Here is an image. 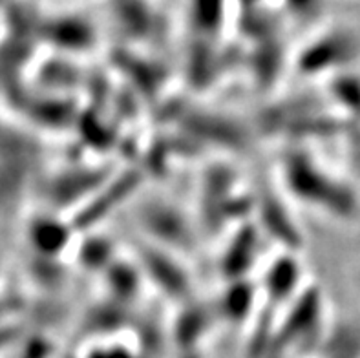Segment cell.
<instances>
[{
    "label": "cell",
    "instance_id": "8",
    "mask_svg": "<svg viewBox=\"0 0 360 358\" xmlns=\"http://www.w3.org/2000/svg\"><path fill=\"white\" fill-rule=\"evenodd\" d=\"M258 290L260 289L251 286L247 278L233 280L229 283V289L224 293L219 311L225 318L233 320L231 324H245V320H249L251 317V311L255 309L256 298L262 296Z\"/></svg>",
    "mask_w": 360,
    "mask_h": 358
},
{
    "label": "cell",
    "instance_id": "6",
    "mask_svg": "<svg viewBox=\"0 0 360 358\" xmlns=\"http://www.w3.org/2000/svg\"><path fill=\"white\" fill-rule=\"evenodd\" d=\"M302 276L304 272L295 254H282L265 269L258 289H260V295L264 293L269 302L288 307L292 300L306 289L307 283H302Z\"/></svg>",
    "mask_w": 360,
    "mask_h": 358
},
{
    "label": "cell",
    "instance_id": "11",
    "mask_svg": "<svg viewBox=\"0 0 360 358\" xmlns=\"http://www.w3.org/2000/svg\"><path fill=\"white\" fill-rule=\"evenodd\" d=\"M88 358H137L134 354H130V351L123 350V347H115V350H110V347H103V350L91 351Z\"/></svg>",
    "mask_w": 360,
    "mask_h": 358
},
{
    "label": "cell",
    "instance_id": "9",
    "mask_svg": "<svg viewBox=\"0 0 360 358\" xmlns=\"http://www.w3.org/2000/svg\"><path fill=\"white\" fill-rule=\"evenodd\" d=\"M256 238L258 232L251 234H236L234 240H231L229 247L224 254V271L229 274V280H242L245 276V271L255 263L256 254Z\"/></svg>",
    "mask_w": 360,
    "mask_h": 358
},
{
    "label": "cell",
    "instance_id": "10",
    "mask_svg": "<svg viewBox=\"0 0 360 358\" xmlns=\"http://www.w3.org/2000/svg\"><path fill=\"white\" fill-rule=\"evenodd\" d=\"M331 97L349 115L360 117V75L353 70L337 73L331 77Z\"/></svg>",
    "mask_w": 360,
    "mask_h": 358
},
{
    "label": "cell",
    "instance_id": "1",
    "mask_svg": "<svg viewBox=\"0 0 360 358\" xmlns=\"http://www.w3.org/2000/svg\"><path fill=\"white\" fill-rule=\"evenodd\" d=\"M282 181L295 200L316 210L352 222L359 214V198L342 177H338L307 152L295 150L282 159Z\"/></svg>",
    "mask_w": 360,
    "mask_h": 358
},
{
    "label": "cell",
    "instance_id": "3",
    "mask_svg": "<svg viewBox=\"0 0 360 358\" xmlns=\"http://www.w3.org/2000/svg\"><path fill=\"white\" fill-rule=\"evenodd\" d=\"M360 57V37L352 27H335L319 35L302 50L298 68L304 75L347 72Z\"/></svg>",
    "mask_w": 360,
    "mask_h": 358
},
{
    "label": "cell",
    "instance_id": "5",
    "mask_svg": "<svg viewBox=\"0 0 360 358\" xmlns=\"http://www.w3.org/2000/svg\"><path fill=\"white\" fill-rule=\"evenodd\" d=\"M139 269L143 276H148L170 298L183 300L191 293V276L183 263L176 262V252L172 250L161 249L158 245L146 247L139 256Z\"/></svg>",
    "mask_w": 360,
    "mask_h": 358
},
{
    "label": "cell",
    "instance_id": "4",
    "mask_svg": "<svg viewBox=\"0 0 360 358\" xmlns=\"http://www.w3.org/2000/svg\"><path fill=\"white\" fill-rule=\"evenodd\" d=\"M139 223L154 238V245L161 249L187 250L194 243V234L188 225L187 214L165 200L146 201L139 209Z\"/></svg>",
    "mask_w": 360,
    "mask_h": 358
},
{
    "label": "cell",
    "instance_id": "2",
    "mask_svg": "<svg viewBox=\"0 0 360 358\" xmlns=\"http://www.w3.org/2000/svg\"><path fill=\"white\" fill-rule=\"evenodd\" d=\"M329 324L322 290L306 286L285 307L282 322H276L273 342L280 344L282 350L306 347L307 353L315 357Z\"/></svg>",
    "mask_w": 360,
    "mask_h": 358
},
{
    "label": "cell",
    "instance_id": "7",
    "mask_svg": "<svg viewBox=\"0 0 360 358\" xmlns=\"http://www.w3.org/2000/svg\"><path fill=\"white\" fill-rule=\"evenodd\" d=\"M315 358H360V320L338 318L329 324Z\"/></svg>",
    "mask_w": 360,
    "mask_h": 358
}]
</instances>
